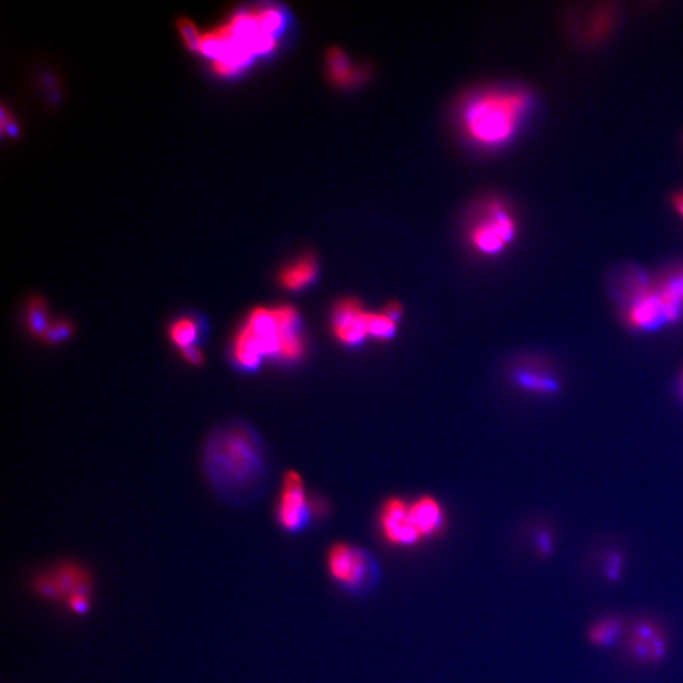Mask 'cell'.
<instances>
[{
  "label": "cell",
  "instance_id": "1",
  "mask_svg": "<svg viewBox=\"0 0 683 683\" xmlns=\"http://www.w3.org/2000/svg\"><path fill=\"white\" fill-rule=\"evenodd\" d=\"M287 24L282 9L265 7L239 12L221 29L205 35H199L187 22H182L181 30L191 48L211 57L218 74L235 75L257 57L272 54Z\"/></svg>",
  "mask_w": 683,
  "mask_h": 683
},
{
  "label": "cell",
  "instance_id": "2",
  "mask_svg": "<svg viewBox=\"0 0 683 683\" xmlns=\"http://www.w3.org/2000/svg\"><path fill=\"white\" fill-rule=\"evenodd\" d=\"M303 321L291 305L257 306L245 319L232 345V360L246 372H254L267 360L296 363L305 354Z\"/></svg>",
  "mask_w": 683,
  "mask_h": 683
},
{
  "label": "cell",
  "instance_id": "3",
  "mask_svg": "<svg viewBox=\"0 0 683 683\" xmlns=\"http://www.w3.org/2000/svg\"><path fill=\"white\" fill-rule=\"evenodd\" d=\"M205 466L217 490L226 496L241 497L262 479V449L250 429L230 425L212 437Z\"/></svg>",
  "mask_w": 683,
  "mask_h": 683
},
{
  "label": "cell",
  "instance_id": "4",
  "mask_svg": "<svg viewBox=\"0 0 683 683\" xmlns=\"http://www.w3.org/2000/svg\"><path fill=\"white\" fill-rule=\"evenodd\" d=\"M528 108L529 98L521 91H485L464 106V132L471 141L486 147L506 144L514 137Z\"/></svg>",
  "mask_w": 683,
  "mask_h": 683
},
{
  "label": "cell",
  "instance_id": "5",
  "mask_svg": "<svg viewBox=\"0 0 683 683\" xmlns=\"http://www.w3.org/2000/svg\"><path fill=\"white\" fill-rule=\"evenodd\" d=\"M326 564L334 584L348 594H367L378 585V562L361 546L347 542L334 543L328 549Z\"/></svg>",
  "mask_w": 683,
  "mask_h": 683
},
{
  "label": "cell",
  "instance_id": "6",
  "mask_svg": "<svg viewBox=\"0 0 683 683\" xmlns=\"http://www.w3.org/2000/svg\"><path fill=\"white\" fill-rule=\"evenodd\" d=\"M515 235L514 218L500 203H491L486 208L484 217L471 229L470 241L479 254H496L505 250Z\"/></svg>",
  "mask_w": 683,
  "mask_h": 683
},
{
  "label": "cell",
  "instance_id": "7",
  "mask_svg": "<svg viewBox=\"0 0 683 683\" xmlns=\"http://www.w3.org/2000/svg\"><path fill=\"white\" fill-rule=\"evenodd\" d=\"M312 512V503L308 499L303 479L296 471H288L282 481L276 521L287 533L296 534L308 527Z\"/></svg>",
  "mask_w": 683,
  "mask_h": 683
},
{
  "label": "cell",
  "instance_id": "8",
  "mask_svg": "<svg viewBox=\"0 0 683 683\" xmlns=\"http://www.w3.org/2000/svg\"><path fill=\"white\" fill-rule=\"evenodd\" d=\"M379 524L388 545L408 548L423 540L412 521L410 503L399 497L388 499L384 504L379 512Z\"/></svg>",
  "mask_w": 683,
  "mask_h": 683
},
{
  "label": "cell",
  "instance_id": "9",
  "mask_svg": "<svg viewBox=\"0 0 683 683\" xmlns=\"http://www.w3.org/2000/svg\"><path fill=\"white\" fill-rule=\"evenodd\" d=\"M370 312L354 297H346L334 305L332 328L337 341L347 347H357L370 338Z\"/></svg>",
  "mask_w": 683,
  "mask_h": 683
},
{
  "label": "cell",
  "instance_id": "10",
  "mask_svg": "<svg viewBox=\"0 0 683 683\" xmlns=\"http://www.w3.org/2000/svg\"><path fill=\"white\" fill-rule=\"evenodd\" d=\"M627 646L631 657L645 663H653L666 655V634L654 621H637L628 631Z\"/></svg>",
  "mask_w": 683,
  "mask_h": 683
},
{
  "label": "cell",
  "instance_id": "11",
  "mask_svg": "<svg viewBox=\"0 0 683 683\" xmlns=\"http://www.w3.org/2000/svg\"><path fill=\"white\" fill-rule=\"evenodd\" d=\"M51 572L59 585L63 601L74 594L93 595V577L89 571L81 567L75 562H60L56 566L51 567Z\"/></svg>",
  "mask_w": 683,
  "mask_h": 683
},
{
  "label": "cell",
  "instance_id": "12",
  "mask_svg": "<svg viewBox=\"0 0 683 683\" xmlns=\"http://www.w3.org/2000/svg\"><path fill=\"white\" fill-rule=\"evenodd\" d=\"M410 512L421 539L433 538L445 528V510L433 497H419L410 504Z\"/></svg>",
  "mask_w": 683,
  "mask_h": 683
},
{
  "label": "cell",
  "instance_id": "13",
  "mask_svg": "<svg viewBox=\"0 0 683 683\" xmlns=\"http://www.w3.org/2000/svg\"><path fill=\"white\" fill-rule=\"evenodd\" d=\"M318 262L311 254L297 258L285 266L279 275V282L287 291H302L311 287L318 276Z\"/></svg>",
  "mask_w": 683,
  "mask_h": 683
},
{
  "label": "cell",
  "instance_id": "14",
  "mask_svg": "<svg viewBox=\"0 0 683 683\" xmlns=\"http://www.w3.org/2000/svg\"><path fill=\"white\" fill-rule=\"evenodd\" d=\"M666 319V308L661 294H643L630 311L631 323L643 328L657 327Z\"/></svg>",
  "mask_w": 683,
  "mask_h": 683
},
{
  "label": "cell",
  "instance_id": "15",
  "mask_svg": "<svg viewBox=\"0 0 683 683\" xmlns=\"http://www.w3.org/2000/svg\"><path fill=\"white\" fill-rule=\"evenodd\" d=\"M203 334V324L193 315H182L175 319L169 328V337L179 351L196 347Z\"/></svg>",
  "mask_w": 683,
  "mask_h": 683
},
{
  "label": "cell",
  "instance_id": "16",
  "mask_svg": "<svg viewBox=\"0 0 683 683\" xmlns=\"http://www.w3.org/2000/svg\"><path fill=\"white\" fill-rule=\"evenodd\" d=\"M327 63L328 71L334 83L347 87L360 81L362 71L357 69L348 59L347 54L338 48H333L328 53Z\"/></svg>",
  "mask_w": 683,
  "mask_h": 683
},
{
  "label": "cell",
  "instance_id": "17",
  "mask_svg": "<svg viewBox=\"0 0 683 683\" xmlns=\"http://www.w3.org/2000/svg\"><path fill=\"white\" fill-rule=\"evenodd\" d=\"M53 321L48 314L47 306L41 299L36 297L30 300L26 311V324L32 336L44 339Z\"/></svg>",
  "mask_w": 683,
  "mask_h": 683
},
{
  "label": "cell",
  "instance_id": "18",
  "mask_svg": "<svg viewBox=\"0 0 683 683\" xmlns=\"http://www.w3.org/2000/svg\"><path fill=\"white\" fill-rule=\"evenodd\" d=\"M622 630V622L618 618L604 619L588 631V639L595 646H609L614 645L616 639L621 636Z\"/></svg>",
  "mask_w": 683,
  "mask_h": 683
},
{
  "label": "cell",
  "instance_id": "19",
  "mask_svg": "<svg viewBox=\"0 0 683 683\" xmlns=\"http://www.w3.org/2000/svg\"><path fill=\"white\" fill-rule=\"evenodd\" d=\"M397 324L399 321L388 314L385 308L381 312H370V338H375L378 341H387L393 338L396 333Z\"/></svg>",
  "mask_w": 683,
  "mask_h": 683
},
{
  "label": "cell",
  "instance_id": "20",
  "mask_svg": "<svg viewBox=\"0 0 683 683\" xmlns=\"http://www.w3.org/2000/svg\"><path fill=\"white\" fill-rule=\"evenodd\" d=\"M30 587L41 599L53 601V603L63 601L59 585H57L56 579H54L50 569L42 571V572L33 576L32 581H30Z\"/></svg>",
  "mask_w": 683,
  "mask_h": 683
},
{
  "label": "cell",
  "instance_id": "21",
  "mask_svg": "<svg viewBox=\"0 0 683 683\" xmlns=\"http://www.w3.org/2000/svg\"><path fill=\"white\" fill-rule=\"evenodd\" d=\"M518 384L521 387L531 391H540V393H554L557 390L558 385L555 379L548 376L540 375V373L521 371L518 373Z\"/></svg>",
  "mask_w": 683,
  "mask_h": 683
},
{
  "label": "cell",
  "instance_id": "22",
  "mask_svg": "<svg viewBox=\"0 0 683 683\" xmlns=\"http://www.w3.org/2000/svg\"><path fill=\"white\" fill-rule=\"evenodd\" d=\"M72 334L71 323L68 321H54L51 327L48 328L47 333L45 336V341L53 343V345H59V343L65 342L69 339Z\"/></svg>",
  "mask_w": 683,
  "mask_h": 683
},
{
  "label": "cell",
  "instance_id": "23",
  "mask_svg": "<svg viewBox=\"0 0 683 683\" xmlns=\"http://www.w3.org/2000/svg\"><path fill=\"white\" fill-rule=\"evenodd\" d=\"M63 603H65L70 612L78 616L87 615L91 609V596H87V595H71Z\"/></svg>",
  "mask_w": 683,
  "mask_h": 683
},
{
  "label": "cell",
  "instance_id": "24",
  "mask_svg": "<svg viewBox=\"0 0 683 683\" xmlns=\"http://www.w3.org/2000/svg\"><path fill=\"white\" fill-rule=\"evenodd\" d=\"M182 358L187 361V363L194 364V366H200L204 362V354L199 347H191L184 349L180 352Z\"/></svg>",
  "mask_w": 683,
  "mask_h": 683
},
{
  "label": "cell",
  "instance_id": "25",
  "mask_svg": "<svg viewBox=\"0 0 683 683\" xmlns=\"http://www.w3.org/2000/svg\"><path fill=\"white\" fill-rule=\"evenodd\" d=\"M540 549H542L543 554H548L549 549H551V543H549V536H546V534H542L540 536Z\"/></svg>",
  "mask_w": 683,
  "mask_h": 683
},
{
  "label": "cell",
  "instance_id": "26",
  "mask_svg": "<svg viewBox=\"0 0 683 683\" xmlns=\"http://www.w3.org/2000/svg\"><path fill=\"white\" fill-rule=\"evenodd\" d=\"M676 205H677V211H679V214H681L683 217V196H679V197H677Z\"/></svg>",
  "mask_w": 683,
  "mask_h": 683
}]
</instances>
